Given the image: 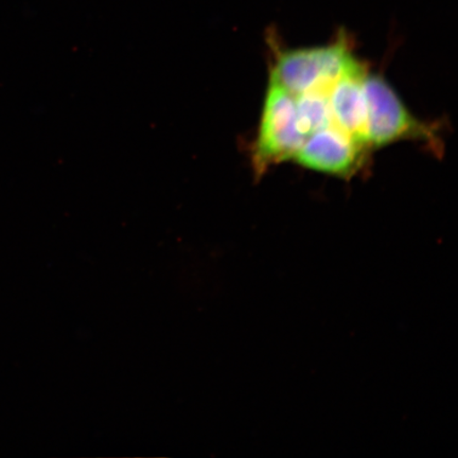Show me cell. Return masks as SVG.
Segmentation results:
<instances>
[{"instance_id": "cell-1", "label": "cell", "mask_w": 458, "mask_h": 458, "mask_svg": "<svg viewBox=\"0 0 458 458\" xmlns=\"http://www.w3.org/2000/svg\"><path fill=\"white\" fill-rule=\"evenodd\" d=\"M276 51L270 80L293 96L312 90L330 93L343 72L356 59L346 34L318 47Z\"/></svg>"}, {"instance_id": "cell-2", "label": "cell", "mask_w": 458, "mask_h": 458, "mask_svg": "<svg viewBox=\"0 0 458 458\" xmlns=\"http://www.w3.org/2000/svg\"><path fill=\"white\" fill-rule=\"evenodd\" d=\"M368 122L366 142L380 148L400 140L428 143L435 152L442 150L437 128L417 119L391 85L380 74H366L364 82Z\"/></svg>"}, {"instance_id": "cell-3", "label": "cell", "mask_w": 458, "mask_h": 458, "mask_svg": "<svg viewBox=\"0 0 458 458\" xmlns=\"http://www.w3.org/2000/svg\"><path fill=\"white\" fill-rule=\"evenodd\" d=\"M305 140L297 125L295 96L270 80L251 153L258 179L272 165L293 160Z\"/></svg>"}, {"instance_id": "cell-4", "label": "cell", "mask_w": 458, "mask_h": 458, "mask_svg": "<svg viewBox=\"0 0 458 458\" xmlns=\"http://www.w3.org/2000/svg\"><path fill=\"white\" fill-rule=\"evenodd\" d=\"M369 148L331 124L309 136L293 160L307 169L349 179L362 168Z\"/></svg>"}, {"instance_id": "cell-5", "label": "cell", "mask_w": 458, "mask_h": 458, "mask_svg": "<svg viewBox=\"0 0 458 458\" xmlns=\"http://www.w3.org/2000/svg\"><path fill=\"white\" fill-rule=\"evenodd\" d=\"M368 70L357 57L343 72L329 93L331 123L343 133L366 142V107L364 82ZM369 146V145H368Z\"/></svg>"}, {"instance_id": "cell-6", "label": "cell", "mask_w": 458, "mask_h": 458, "mask_svg": "<svg viewBox=\"0 0 458 458\" xmlns=\"http://www.w3.org/2000/svg\"><path fill=\"white\" fill-rule=\"evenodd\" d=\"M295 110L297 125L306 140L332 124L329 93L326 91L312 90L295 96Z\"/></svg>"}]
</instances>
